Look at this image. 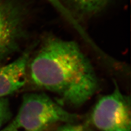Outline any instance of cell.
<instances>
[{
	"label": "cell",
	"mask_w": 131,
	"mask_h": 131,
	"mask_svg": "<svg viewBox=\"0 0 131 131\" xmlns=\"http://www.w3.org/2000/svg\"><path fill=\"white\" fill-rule=\"evenodd\" d=\"M30 73L36 86L74 107L85 104L98 88L95 70L78 44L57 37L44 41L31 61Z\"/></svg>",
	"instance_id": "obj_1"
},
{
	"label": "cell",
	"mask_w": 131,
	"mask_h": 131,
	"mask_svg": "<svg viewBox=\"0 0 131 131\" xmlns=\"http://www.w3.org/2000/svg\"><path fill=\"white\" fill-rule=\"evenodd\" d=\"M77 119L75 114L67 111L46 94L27 93L17 115L1 131H44L55 123L73 122Z\"/></svg>",
	"instance_id": "obj_2"
},
{
	"label": "cell",
	"mask_w": 131,
	"mask_h": 131,
	"mask_svg": "<svg viewBox=\"0 0 131 131\" xmlns=\"http://www.w3.org/2000/svg\"><path fill=\"white\" fill-rule=\"evenodd\" d=\"M130 97L115 84L113 91L102 97L91 115L93 124L100 131H131Z\"/></svg>",
	"instance_id": "obj_3"
},
{
	"label": "cell",
	"mask_w": 131,
	"mask_h": 131,
	"mask_svg": "<svg viewBox=\"0 0 131 131\" xmlns=\"http://www.w3.org/2000/svg\"><path fill=\"white\" fill-rule=\"evenodd\" d=\"M23 22V8L16 0H0V61L18 49Z\"/></svg>",
	"instance_id": "obj_4"
},
{
	"label": "cell",
	"mask_w": 131,
	"mask_h": 131,
	"mask_svg": "<svg viewBox=\"0 0 131 131\" xmlns=\"http://www.w3.org/2000/svg\"><path fill=\"white\" fill-rule=\"evenodd\" d=\"M30 52L26 51L13 62L0 67V98L22 88L26 82Z\"/></svg>",
	"instance_id": "obj_5"
},
{
	"label": "cell",
	"mask_w": 131,
	"mask_h": 131,
	"mask_svg": "<svg viewBox=\"0 0 131 131\" xmlns=\"http://www.w3.org/2000/svg\"><path fill=\"white\" fill-rule=\"evenodd\" d=\"M77 9L86 14H94L105 9L112 0H69Z\"/></svg>",
	"instance_id": "obj_6"
},
{
	"label": "cell",
	"mask_w": 131,
	"mask_h": 131,
	"mask_svg": "<svg viewBox=\"0 0 131 131\" xmlns=\"http://www.w3.org/2000/svg\"><path fill=\"white\" fill-rule=\"evenodd\" d=\"M47 1L54 6L56 9H57V10L60 12L66 18V19L68 20L69 23H71V24L74 27L78 32L84 38H85L86 40L89 39V36L86 34V33L85 32L83 28L81 27L79 24L77 22L75 18L72 16V14L64 7L62 3L60 1V0H47Z\"/></svg>",
	"instance_id": "obj_7"
},
{
	"label": "cell",
	"mask_w": 131,
	"mask_h": 131,
	"mask_svg": "<svg viewBox=\"0 0 131 131\" xmlns=\"http://www.w3.org/2000/svg\"><path fill=\"white\" fill-rule=\"evenodd\" d=\"M11 116L9 102L4 97L0 98V128L9 121Z\"/></svg>",
	"instance_id": "obj_8"
},
{
	"label": "cell",
	"mask_w": 131,
	"mask_h": 131,
	"mask_svg": "<svg viewBox=\"0 0 131 131\" xmlns=\"http://www.w3.org/2000/svg\"><path fill=\"white\" fill-rule=\"evenodd\" d=\"M56 131H87L83 125L68 124L59 128Z\"/></svg>",
	"instance_id": "obj_9"
},
{
	"label": "cell",
	"mask_w": 131,
	"mask_h": 131,
	"mask_svg": "<svg viewBox=\"0 0 131 131\" xmlns=\"http://www.w3.org/2000/svg\"><path fill=\"white\" fill-rule=\"evenodd\" d=\"M15 131H24V130H15ZM37 131H43V130H37Z\"/></svg>",
	"instance_id": "obj_10"
}]
</instances>
